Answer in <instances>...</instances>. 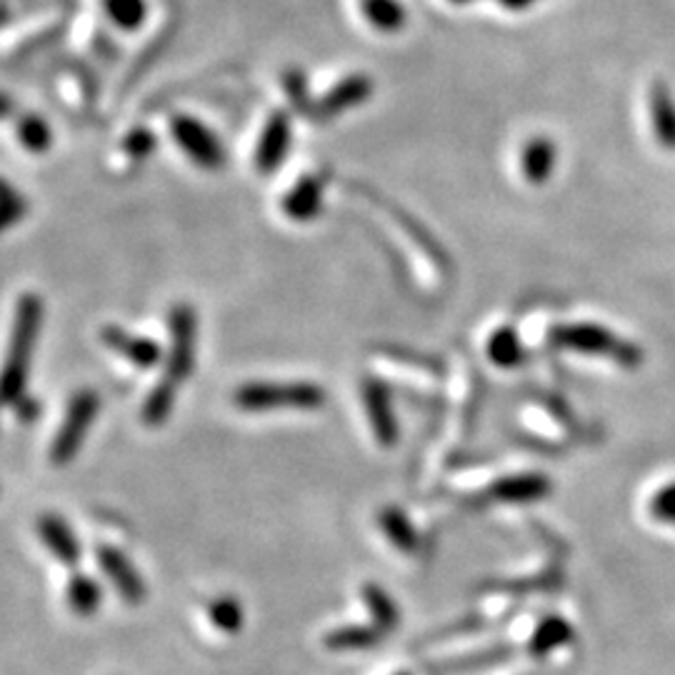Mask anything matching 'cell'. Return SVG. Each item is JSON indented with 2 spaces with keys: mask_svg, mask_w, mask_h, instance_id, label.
<instances>
[{
  "mask_svg": "<svg viewBox=\"0 0 675 675\" xmlns=\"http://www.w3.org/2000/svg\"><path fill=\"white\" fill-rule=\"evenodd\" d=\"M170 343L166 353V371L145 398L141 418L148 429L168 423L176 408L178 390L185 386L195 369V348H198V315L191 303H176L168 313Z\"/></svg>",
  "mask_w": 675,
  "mask_h": 675,
  "instance_id": "1",
  "label": "cell"
},
{
  "mask_svg": "<svg viewBox=\"0 0 675 675\" xmlns=\"http://www.w3.org/2000/svg\"><path fill=\"white\" fill-rule=\"evenodd\" d=\"M43 330V298L36 293H23L15 303V318L11 346L3 369V400L5 406H15L28 396V375L33 353L38 348Z\"/></svg>",
  "mask_w": 675,
  "mask_h": 675,
  "instance_id": "2",
  "label": "cell"
},
{
  "mask_svg": "<svg viewBox=\"0 0 675 675\" xmlns=\"http://www.w3.org/2000/svg\"><path fill=\"white\" fill-rule=\"evenodd\" d=\"M233 406L245 413L318 410L326 406V390L313 381H248L233 390Z\"/></svg>",
  "mask_w": 675,
  "mask_h": 675,
  "instance_id": "3",
  "label": "cell"
},
{
  "mask_svg": "<svg viewBox=\"0 0 675 675\" xmlns=\"http://www.w3.org/2000/svg\"><path fill=\"white\" fill-rule=\"evenodd\" d=\"M555 346L576 350V353L611 358L623 369H636L643 363V350L626 338H618L613 330L598 323H563L551 330Z\"/></svg>",
  "mask_w": 675,
  "mask_h": 675,
  "instance_id": "4",
  "label": "cell"
},
{
  "mask_svg": "<svg viewBox=\"0 0 675 675\" xmlns=\"http://www.w3.org/2000/svg\"><path fill=\"white\" fill-rule=\"evenodd\" d=\"M98 410H100V396L96 390L81 388L73 393L71 403L65 408L63 423L58 425L53 441H50L48 450L50 463L63 468L79 458L83 443L88 438L93 423H96Z\"/></svg>",
  "mask_w": 675,
  "mask_h": 675,
  "instance_id": "5",
  "label": "cell"
},
{
  "mask_svg": "<svg viewBox=\"0 0 675 675\" xmlns=\"http://www.w3.org/2000/svg\"><path fill=\"white\" fill-rule=\"evenodd\" d=\"M170 138L185 153V158L201 170H220L226 164V150L224 143L218 141V135L210 131L208 125L198 121L195 116L178 113L170 118Z\"/></svg>",
  "mask_w": 675,
  "mask_h": 675,
  "instance_id": "6",
  "label": "cell"
},
{
  "mask_svg": "<svg viewBox=\"0 0 675 675\" xmlns=\"http://www.w3.org/2000/svg\"><path fill=\"white\" fill-rule=\"evenodd\" d=\"M375 91V83L369 73H350L343 81H338L333 88L323 93L321 98L313 100L311 121L315 123H330L340 118L348 110L361 108L369 103Z\"/></svg>",
  "mask_w": 675,
  "mask_h": 675,
  "instance_id": "7",
  "label": "cell"
},
{
  "mask_svg": "<svg viewBox=\"0 0 675 675\" xmlns=\"http://www.w3.org/2000/svg\"><path fill=\"white\" fill-rule=\"evenodd\" d=\"M290 148H293V118L288 116V110H273L255 143V170L261 176H273L288 160Z\"/></svg>",
  "mask_w": 675,
  "mask_h": 675,
  "instance_id": "8",
  "label": "cell"
},
{
  "mask_svg": "<svg viewBox=\"0 0 675 675\" xmlns=\"http://www.w3.org/2000/svg\"><path fill=\"white\" fill-rule=\"evenodd\" d=\"M361 393L375 443H378L381 448H393L400 441V429L396 410H393V393L388 383L371 375V378L363 381Z\"/></svg>",
  "mask_w": 675,
  "mask_h": 675,
  "instance_id": "9",
  "label": "cell"
},
{
  "mask_svg": "<svg viewBox=\"0 0 675 675\" xmlns=\"http://www.w3.org/2000/svg\"><path fill=\"white\" fill-rule=\"evenodd\" d=\"M326 205V176L305 173L288 188L280 198V210L290 224H313L321 218Z\"/></svg>",
  "mask_w": 675,
  "mask_h": 675,
  "instance_id": "10",
  "label": "cell"
},
{
  "mask_svg": "<svg viewBox=\"0 0 675 675\" xmlns=\"http://www.w3.org/2000/svg\"><path fill=\"white\" fill-rule=\"evenodd\" d=\"M96 561L103 568V574L110 580V586L116 588L118 595L123 598L128 605H141L145 601V580L138 574V568L133 566V561L121 549H113V545H98L96 549Z\"/></svg>",
  "mask_w": 675,
  "mask_h": 675,
  "instance_id": "11",
  "label": "cell"
},
{
  "mask_svg": "<svg viewBox=\"0 0 675 675\" xmlns=\"http://www.w3.org/2000/svg\"><path fill=\"white\" fill-rule=\"evenodd\" d=\"M100 343L108 350H113L118 358H123V361H128L141 371L156 369V365L160 363V358H164V350H160L158 340L145 338V336H133V333H128L121 326H103Z\"/></svg>",
  "mask_w": 675,
  "mask_h": 675,
  "instance_id": "12",
  "label": "cell"
},
{
  "mask_svg": "<svg viewBox=\"0 0 675 675\" xmlns=\"http://www.w3.org/2000/svg\"><path fill=\"white\" fill-rule=\"evenodd\" d=\"M36 531L50 555L61 563V566H75L81 561V541L71 523L58 513H43L36 520Z\"/></svg>",
  "mask_w": 675,
  "mask_h": 675,
  "instance_id": "13",
  "label": "cell"
},
{
  "mask_svg": "<svg viewBox=\"0 0 675 675\" xmlns=\"http://www.w3.org/2000/svg\"><path fill=\"white\" fill-rule=\"evenodd\" d=\"M553 491V483L549 475L543 473H513L503 475L495 481L489 495L493 501L513 503V506H526V503H538L549 498Z\"/></svg>",
  "mask_w": 675,
  "mask_h": 675,
  "instance_id": "14",
  "label": "cell"
},
{
  "mask_svg": "<svg viewBox=\"0 0 675 675\" xmlns=\"http://www.w3.org/2000/svg\"><path fill=\"white\" fill-rule=\"evenodd\" d=\"M555 164H558V148L549 135H533L520 150V173L526 183L545 185L551 181Z\"/></svg>",
  "mask_w": 675,
  "mask_h": 675,
  "instance_id": "15",
  "label": "cell"
},
{
  "mask_svg": "<svg viewBox=\"0 0 675 675\" xmlns=\"http://www.w3.org/2000/svg\"><path fill=\"white\" fill-rule=\"evenodd\" d=\"M648 106H651L655 141L661 143L665 150H675V100L668 85L655 81L651 85V100H648Z\"/></svg>",
  "mask_w": 675,
  "mask_h": 675,
  "instance_id": "16",
  "label": "cell"
},
{
  "mask_svg": "<svg viewBox=\"0 0 675 675\" xmlns=\"http://www.w3.org/2000/svg\"><path fill=\"white\" fill-rule=\"evenodd\" d=\"M574 638L576 630L563 615H549V618H543L535 626L531 643H528V651H531L533 658H545L553 651H561V648L574 643Z\"/></svg>",
  "mask_w": 675,
  "mask_h": 675,
  "instance_id": "17",
  "label": "cell"
},
{
  "mask_svg": "<svg viewBox=\"0 0 675 675\" xmlns=\"http://www.w3.org/2000/svg\"><path fill=\"white\" fill-rule=\"evenodd\" d=\"M485 355L495 369H518L526 361V346L520 340L518 330L513 326H501L491 333L489 343H485Z\"/></svg>",
  "mask_w": 675,
  "mask_h": 675,
  "instance_id": "18",
  "label": "cell"
},
{
  "mask_svg": "<svg viewBox=\"0 0 675 675\" xmlns=\"http://www.w3.org/2000/svg\"><path fill=\"white\" fill-rule=\"evenodd\" d=\"M383 640V630L375 626H363V623H348V626H338L323 636V646L328 651H369Z\"/></svg>",
  "mask_w": 675,
  "mask_h": 675,
  "instance_id": "19",
  "label": "cell"
},
{
  "mask_svg": "<svg viewBox=\"0 0 675 675\" xmlns=\"http://www.w3.org/2000/svg\"><path fill=\"white\" fill-rule=\"evenodd\" d=\"M378 526L383 535L388 538L393 549H398L400 553H415L418 543V531L413 526V520L408 518V513L398 506H386L378 513Z\"/></svg>",
  "mask_w": 675,
  "mask_h": 675,
  "instance_id": "20",
  "label": "cell"
},
{
  "mask_svg": "<svg viewBox=\"0 0 675 675\" xmlns=\"http://www.w3.org/2000/svg\"><path fill=\"white\" fill-rule=\"evenodd\" d=\"M361 595L375 628L383 630V634H390V630H396L400 626L398 603L393 601V595L381 583H365L361 588Z\"/></svg>",
  "mask_w": 675,
  "mask_h": 675,
  "instance_id": "21",
  "label": "cell"
},
{
  "mask_svg": "<svg viewBox=\"0 0 675 675\" xmlns=\"http://www.w3.org/2000/svg\"><path fill=\"white\" fill-rule=\"evenodd\" d=\"M358 5H361L363 19L373 31L393 36V33L406 28L408 15L398 0H358Z\"/></svg>",
  "mask_w": 675,
  "mask_h": 675,
  "instance_id": "22",
  "label": "cell"
},
{
  "mask_svg": "<svg viewBox=\"0 0 675 675\" xmlns=\"http://www.w3.org/2000/svg\"><path fill=\"white\" fill-rule=\"evenodd\" d=\"M65 598L75 615L91 618V615L103 605V588L98 580L88 574H73V578L68 580Z\"/></svg>",
  "mask_w": 675,
  "mask_h": 675,
  "instance_id": "23",
  "label": "cell"
},
{
  "mask_svg": "<svg viewBox=\"0 0 675 675\" xmlns=\"http://www.w3.org/2000/svg\"><path fill=\"white\" fill-rule=\"evenodd\" d=\"M15 138H19L25 150L40 156V153L50 150V145H53V128L43 116L25 113L19 118V125H15Z\"/></svg>",
  "mask_w": 675,
  "mask_h": 675,
  "instance_id": "24",
  "label": "cell"
},
{
  "mask_svg": "<svg viewBox=\"0 0 675 675\" xmlns=\"http://www.w3.org/2000/svg\"><path fill=\"white\" fill-rule=\"evenodd\" d=\"M103 11L118 31L133 33L148 21V0H103Z\"/></svg>",
  "mask_w": 675,
  "mask_h": 675,
  "instance_id": "25",
  "label": "cell"
},
{
  "mask_svg": "<svg viewBox=\"0 0 675 675\" xmlns=\"http://www.w3.org/2000/svg\"><path fill=\"white\" fill-rule=\"evenodd\" d=\"M208 618L213 626L220 630V634L233 636L243 628V623H245L243 603L238 601L236 595H218L216 601L208 603Z\"/></svg>",
  "mask_w": 675,
  "mask_h": 675,
  "instance_id": "26",
  "label": "cell"
},
{
  "mask_svg": "<svg viewBox=\"0 0 675 675\" xmlns=\"http://www.w3.org/2000/svg\"><path fill=\"white\" fill-rule=\"evenodd\" d=\"M121 148L125 153V158L135 160V164H143V160H148L153 153H156L158 138H156V133L150 131V128L138 125V128H133V131L125 133Z\"/></svg>",
  "mask_w": 675,
  "mask_h": 675,
  "instance_id": "27",
  "label": "cell"
},
{
  "mask_svg": "<svg viewBox=\"0 0 675 675\" xmlns=\"http://www.w3.org/2000/svg\"><path fill=\"white\" fill-rule=\"evenodd\" d=\"M284 88H286V96L290 100V106H293V110L311 118L315 98L311 96V88H308L305 73L298 71V68H293V71H286L284 73Z\"/></svg>",
  "mask_w": 675,
  "mask_h": 675,
  "instance_id": "28",
  "label": "cell"
},
{
  "mask_svg": "<svg viewBox=\"0 0 675 675\" xmlns=\"http://www.w3.org/2000/svg\"><path fill=\"white\" fill-rule=\"evenodd\" d=\"M25 210H28V203H25L23 193L15 191L11 183H3V195H0V216H3V228L11 230L15 224H21L25 218Z\"/></svg>",
  "mask_w": 675,
  "mask_h": 675,
  "instance_id": "29",
  "label": "cell"
},
{
  "mask_svg": "<svg viewBox=\"0 0 675 675\" xmlns=\"http://www.w3.org/2000/svg\"><path fill=\"white\" fill-rule=\"evenodd\" d=\"M651 516L661 523L675 526V481L663 485L661 491H655L651 498Z\"/></svg>",
  "mask_w": 675,
  "mask_h": 675,
  "instance_id": "30",
  "label": "cell"
},
{
  "mask_svg": "<svg viewBox=\"0 0 675 675\" xmlns=\"http://www.w3.org/2000/svg\"><path fill=\"white\" fill-rule=\"evenodd\" d=\"M13 408L19 410L21 421H33V418L40 413V403H38V400H33L31 396H25L23 400H19V403H15Z\"/></svg>",
  "mask_w": 675,
  "mask_h": 675,
  "instance_id": "31",
  "label": "cell"
},
{
  "mask_svg": "<svg viewBox=\"0 0 675 675\" xmlns=\"http://www.w3.org/2000/svg\"><path fill=\"white\" fill-rule=\"evenodd\" d=\"M501 8H506V11L510 13H520V11H528V8L535 5L538 0H495Z\"/></svg>",
  "mask_w": 675,
  "mask_h": 675,
  "instance_id": "32",
  "label": "cell"
},
{
  "mask_svg": "<svg viewBox=\"0 0 675 675\" xmlns=\"http://www.w3.org/2000/svg\"><path fill=\"white\" fill-rule=\"evenodd\" d=\"M448 3H453V5H468V3H475V0H448Z\"/></svg>",
  "mask_w": 675,
  "mask_h": 675,
  "instance_id": "33",
  "label": "cell"
},
{
  "mask_svg": "<svg viewBox=\"0 0 675 675\" xmlns=\"http://www.w3.org/2000/svg\"><path fill=\"white\" fill-rule=\"evenodd\" d=\"M396 675H410L408 671H400V673H396Z\"/></svg>",
  "mask_w": 675,
  "mask_h": 675,
  "instance_id": "34",
  "label": "cell"
}]
</instances>
